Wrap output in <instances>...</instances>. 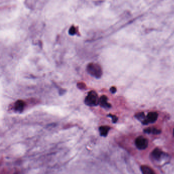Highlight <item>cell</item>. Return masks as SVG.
Returning <instances> with one entry per match:
<instances>
[{"instance_id": "6da1fadb", "label": "cell", "mask_w": 174, "mask_h": 174, "mask_svg": "<svg viewBox=\"0 0 174 174\" xmlns=\"http://www.w3.org/2000/svg\"><path fill=\"white\" fill-rule=\"evenodd\" d=\"M87 71L88 73L95 78H100L102 75V68L99 64L90 63L87 66Z\"/></svg>"}, {"instance_id": "7a4b0ae2", "label": "cell", "mask_w": 174, "mask_h": 174, "mask_svg": "<svg viewBox=\"0 0 174 174\" xmlns=\"http://www.w3.org/2000/svg\"><path fill=\"white\" fill-rule=\"evenodd\" d=\"M100 102L98 95L94 91H91L88 93V95L85 99V103L88 106H96Z\"/></svg>"}, {"instance_id": "3957f363", "label": "cell", "mask_w": 174, "mask_h": 174, "mask_svg": "<svg viewBox=\"0 0 174 174\" xmlns=\"http://www.w3.org/2000/svg\"><path fill=\"white\" fill-rule=\"evenodd\" d=\"M135 144L136 147L140 150H145L148 146V140L143 136H138L136 138Z\"/></svg>"}, {"instance_id": "277c9868", "label": "cell", "mask_w": 174, "mask_h": 174, "mask_svg": "<svg viewBox=\"0 0 174 174\" xmlns=\"http://www.w3.org/2000/svg\"><path fill=\"white\" fill-rule=\"evenodd\" d=\"M163 154H164V153L162 152L161 150L156 148L151 153V156H152V158L154 160L158 161L160 160Z\"/></svg>"}, {"instance_id": "5b68a950", "label": "cell", "mask_w": 174, "mask_h": 174, "mask_svg": "<svg viewBox=\"0 0 174 174\" xmlns=\"http://www.w3.org/2000/svg\"><path fill=\"white\" fill-rule=\"evenodd\" d=\"M25 103L22 100H19L16 102L14 105V109L17 112H22L24 109Z\"/></svg>"}, {"instance_id": "8992f818", "label": "cell", "mask_w": 174, "mask_h": 174, "mask_svg": "<svg viewBox=\"0 0 174 174\" xmlns=\"http://www.w3.org/2000/svg\"><path fill=\"white\" fill-rule=\"evenodd\" d=\"M158 114L156 112H150L147 116L148 123H154L157 120Z\"/></svg>"}, {"instance_id": "52a82bcc", "label": "cell", "mask_w": 174, "mask_h": 174, "mask_svg": "<svg viewBox=\"0 0 174 174\" xmlns=\"http://www.w3.org/2000/svg\"><path fill=\"white\" fill-rule=\"evenodd\" d=\"M99 103L101 106L104 108H107V107L109 108L111 107V105L107 102V97L105 95H103L101 97Z\"/></svg>"}, {"instance_id": "ba28073f", "label": "cell", "mask_w": 174, "mask_h": 174, "mask_svg": "<svg viewBox=\"0 0 174 174\" xmlns=\"http://www.w3.org/2000/svg\"><path fill=\"white\" fill-rule=\"evenodd\" d=\"M140 169L143 174H156L154 171L148 166H142Z\"/></svg>"}, {"instance_id": "9c48e42d", "label": "cell", "mask_w": 174, "mask_h": 174, "mask_svg": "<svg viewBox=\"0 0 174 174\" xmlns=\"http://www.w3.org/2000/svg\"><path fill=\"white\" fill-rule=\"evenodd\" d=\"M110 129H111V128H110V127H109V126H101L99 128V131H100V135L102 136H107Z\"/></svg>"}, {"instance_id": "30bf717a", "label": "cell", "mask_w": 174, "mask_h": 174, "mask_svg": "<svg viewBox=\"0 0 174 174\" xmlns=\"http://www.w3.org/2000/svg\"><path fill=\"white\" fill-rule=\"evenodd\" d=\"M145 133H153V134L157 135V134L160 133V130H159L158 129H156V128H153V129L148 128V129H145Z\"/></svg>"}, {"instance_id": "8fae6325", "label": "cell", "mask_w": 174, "mask_h": 174, "mask_svg": "<svg viewBox=\"0 0 174 174\" xmlns=\"http://www.w3.org/2000/svg\"><path fill=\"white\" fill-rule=\"evenodd\" d=\"M77 33V31H76V29L74 26H72L69 30V34L71 35H74Z\"/></svg>"}, {"instance_id": "7c38bea8", "label": "cell", "mask_w": 174, "mask_h": 174, "mask_svg": "<svg viewBox=\"0 0 174 174\" xmlns=\"http://www.w3.org/2000/svg\"><path fill=\"white\" fill-rule=\"evenodd\" d=\"M108 116L110 117L112 119V122L114 123H116L117 120V118L116 116L114 115H109Z\"/></svg>"}, {"instance_id": "4fadbf2b", "label": "cell", "mask_w": 174, "mask_h": 174, "mask_svg": "<svg viewBox=\"0 0 174 174\" xmlns=\"http://www.w3.org/2000/svg\"><path fill=\"white\" fill-rule=\"evenodd\" d=\"M111 92L112 93H115L116 91V87H112L111 88Z\"/></svg>"}, {"instance_id": "5bb4252c", "label": "cell", "mask_w": 174, "mask_h": 174, "mask_svg": "<svg viewBox=\"0 0 174 174\" xmlns=\"http://www.w3.org/2000/svg\"><path fill=\"white\" fill-rule=\"evenodd\" d=\"M173 135H174V131H173Z\"/></svg>"}, {"instance_id": "9a60e30c", "label": "cell", "mask_w": 174, "mask_h": 174, "mask_svg": "<svg viewBox=\"0 0 174 174\" xmlns=\"http://www.w3.org/2000/svg\"></svg>"}]
</instances>
